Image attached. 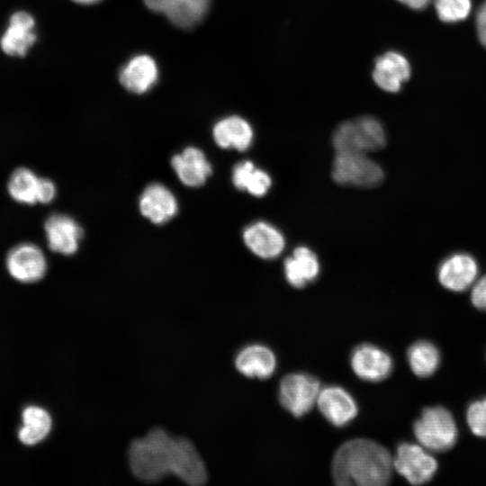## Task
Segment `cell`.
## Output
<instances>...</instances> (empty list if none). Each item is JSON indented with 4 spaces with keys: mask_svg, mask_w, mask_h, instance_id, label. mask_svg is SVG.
<instances>
[{
    "mask_svg": "<svg viewBox=\"0 0 486 486\" xmlns=\"http://www.w3.org/2000/svg\"><path fill=\"white\" fill-rule=\"evenodd\" d=\"M128 457L133 475L143 482H156L168 474L192 486L202 485L207 480L204 463L193 443L159 428L134 439Z\"/></svg>",
    "mask_w": 486,
    "mask_h": 486,
    "instance_id": "1",
    "label": "cell"
},
{
    "mask_svg": "<svg viewBox=\"0 0 486 486\" xmlns=\"http://www.w3.org/2000/svg\"><path fill=\"white\" fill-rule=\"evenodd\" d=\"M393 458L382 445L366 438L344 443L335 453L332 475L341 486H382L392 478Z\"/></svg>",
    "mask_w": 486,
    "mask_h": 486,
    "instance_id": "2",
    "label": "cell"
},
{
    "mask_svg": "<svg viewBox=\"0 0 486 486\" xmlns=\"http://www.w3.org/2000/svg\"><path fill=\"white\" fill-rule=\"evenodd\" d=\"M332 143L336 152L366 154L382 148L386 137L378 120L362 116L341 123L334 131Z\"/></svg>",
    "mask_w": 486,
    "mask_h": 486,
    "instance_id": "3",
    "label": "cell"
},
{
    "mask_svg": "<svg viewBox=\"0 0 486 486\" xmlns=\"http://www.w3.org/2000/svg\"><path fill=\"white\" fill-rule=\"evenodd\" d=\"M413 430L419 445L433 452L449 450L457 439L454 419L443 407L426 408Z\"/></svg>",
    "mask_w": 486,
    "mask_h": 486,
    "instance_id": "4",
    "label": "cell"
},
{
    "mask_svg": "<svg viewBox=\"0 0 486 486\" xmlns=\"http://www.w3.org/2000/svg\"><path fill=\"white\" fill-rule=\"evenodd\" d=\"M332 177L342 185L373 188L382 182L384 174L366 154L342 151L336 153Z\"/></svg>",
    "mask_w": 486,
    "mask_h": 486,
    "instance_id": "5",
    "label": "cell"
},
{
    "mask_svg": "<svg viewBox=\"0 0 486 486\" xmlns=\"http://www.w3.org/2000/svg\"><path fill=\"white\" fill-rule=\"evenodd\" d=\"M320 391V382L315 377L304 373H293L281 380L279 400L291 414L300 418L317 402Z\"/></svg>",
    "mask_w": 486,
    "mask_h": 486,
    "instance_id": "6",
    "label": "cell"
},
{
    "mask_svg": "<svg viewBox=\"0 0 486 486\" xmlns=\"http://www.w3.org/2000/svg\"><path fill=\"white\" fill-rule=\"evenodd\" d=\"M393 467L410 483L419 485L433 478L437 463L422 446L402 443L397 448Z\"/></svg>",
    "mask_w": 486,
    "mask_h": 486,
    "instance_id": "7",
    "label": "cell"
},
{
    "mask_svg": "<svg viewBox=\"0 0 486 486\" xmlns=\"http://www.w3.org/2000/svg\"><path fill=\"white\" fill-rule=\"evenodd\" d=\"M5 265L10 275L23 284L40 281L46 274L47 260L36 245L21 243L6 255Z\"/></svg>",
    "mask_w": 486,
    "mask_h": 486,
    "instance_id": "8",
    "label": "cell"
},
{
    "mask_svg": "<svg viewBox=\"0 0 486 486\" xmlns=\"http://www.w3.org/2000/svg\"><path fill=\"white\" fill-rule=\"evenodd\" d=\"M35 26V20L30 13L14 12L0 37L2 51L10 57H25L37 40Z\"/></svg>",
    "mask_w": 486,
    "mask_h": 486,
    "instance_id": "9",
    "label": "cell"
},
{
    "mask_svg": "<svg viewBox=\"0 0 486 486\" xmlns=\"http://www.w3.org/2000/svg\"><path fill=\"white\" fill-rule=\"evenodd\" d=\"M151 11L164 14L175 26L192 29L208 12L211 0H143Z\"/></svg>",
    "mask_w": 486,
    "mask_h": 486,
    "instance_id": "10",
    "label": "cell"
},
{
    "mask_svg": "<svg viewBox=\"0 0 486 486\" xmlns=\"http://www.w3.org/2000/svg\"><path fill=\"white\" fill-rule=\"evenodd\" d=\"M478 274V264L473 256L466 253H455L443 260L437 271L442 286L453 291L463 292L474 284Z\"/></svg>",
    "mask_w": 486,
    "mask_h": 486,
    "instance_id": "11",
    "label": "cell"
},
{
    "mask_svg": "<svg viewBox=\"0 0 486 486\" xmlns=\"http://www.w3.org/2000/svg\"><path fill=\"white\" fill-rule=\"evenodd\" d=\"M391 356L381 348L362 344L351 355V366L355 374L368 382H379L387 378L392 371Z\"/></svg>",
    "mask_w": 486,
    "mask_h": 486,
    "instance_id": "12",
    "label": "cell"
},
{
    "mask_svg": "<svg viewBox=\"0 0 486 486\" xmlns=\"http://www.w3.org/2000/svg\"><path fill=\"white\" fill-rule=\"evenodd\" d=\"M316 403L325 418L337 427L346 425L357 415L355 400L338 386L321 389Z\"/></svg>",
    "mask_w": 486,
    "mask_h": 486,
    "instance_id": "13",
    "label": "cell"
},
{
    "mask_svg": "<svg viewBox=\"0 0 486 486\" xmlns=\"http://www.w3.org/2000/svg\"><path fill=\"white\" fill-rule=\"evenodd\" d=\"M49 248L62 255H72L78 248L83 230L75 220L65 214H53L44 224Z\"/></svg>",
    "mask_w": 486,
    "mask_h": 486,
    "instance_id": "14",
    "label": "cell"
},
{
    "mask_svg": "<svg viewBox=\"0 0 486 486\" xmlns=\"http://www.w3.org/2000/svg\"><path fill=\"white\" fill-rule=\"evenodd\" d=\"M141 214L155 224H162L177 212V202L172 192L165 185L153 183L148 185L140 197Z\"/></svg>",
    "mask_w": 486,
    "mask_h": 486,
    "instance_id": "15",
    "label": "cell"
},
{
    "mask_svg": "<svg viewBox=\"0 0 486 486\" xmlns=\"http://www.w3.org/2000/svg\"><path fill=\"white\" fill-rule=\"evenodd\" d=\"M410 76V66L405 56L388 51L375 60L373 78L382 90L396 93Z\"/></svg>",
    "mask_w": 486,
    "mask_h": 486,
    "instance_id": "16",
    "label": "cell"
},
{
    "mask_svg": "<svg viewBox=\"0 0 486 486\" xmlns=\"http://www.w3.org/2000/svg\"><path fill=\"white\" fill-rule=\"evenodd\" d=\"M171 166L179 180L190 187L203 184L212 170L203 152L194 147H188L175 155L171 159Z\"/></svg>",
    "mask_w": 486,
    "mask_h": 486,
    "instance_id": "17",
    "label": "cell"
},
{
    "mask_svg": "<svg viewBox=\"0 0 486 486\" xmlns=\"http://www.w3.org/2000/svg\"><path fill=\"white\" fill-rule=\"evenodd\" d=\"M158 75L154 59L148 55H138L122 68L119 78L127 90L143 94L155 85Z\"/></svg>",
    "mask_w": 486,
    "mask_h": 486,
    "instance_id": "18",
    "label": "cell"
},
{
    "mask_svg": "<svg viewBox=\"0 0 486 486\" xmlns=\"http://www.w3.org/2000/svg\"><path fill=\"white\" fill-rule=\"evenodd\" d=\"M243 239L255 255L266 259L277 256L284 247L282 233L263 221L248 226L243 232Z\"/></svg>",
    "mask_w": 486,
    "mask_h": 486,
    "instance_id": "19",
    "label": "cell"
},
{
    "mask_svg": "<svg viewBox=\"0 0 486 486\" xmlns=\"http://www.w3.org/2000/svg\"><path fill=\"white\" fill-rule=\"evenodd\" d=\"M236 368L247 377L269 378L274 372V353L263 345H250L241 349L235 359Z\"/></svg>",
    "mask_w": 486,
    "mask_h": 486,
    "instance_id": "20",
    "label": "cell"
},
{
    "mask_svg": "<svg viewBox=\"0 0 486 486\" xmlns=\"http://www.w3.org/2000/svg\"><path fill=\"white\" fill-rule=\"evenodd\" d=\"M213 139L220 148L244 151L251 145L253 130L243 118L229 116L214 125Z\"/></svg>",
    "mask_w": 486,
    "mask_h": 486,
    "instance_id": "21",
    "label": "cell"
},
{
    "mask_svg": "<svg viewBox=\"0 0 486 486\" xmlns=\"http://www.w3.org/2000/svg\"><path fill=\"white\" fill-rule=\"evenodd\" d=\"M284 272L291 285L296 288L304 287L318 276L319 260L308 248H296L292 256L284 262Z\"/></svg>",
    "mask_w": 486,
    "mask_h": 486,
    "instance_id": "22",
    "label": "cell"
},
{
    "mask_svg": "<svg viewBox=\"0 0 486 486\" xmlns=\"http://www.w3.org/2000/svg\"><path fill=\"white\" fill-rule=\"evenodd\" d=\"M52 428V418L42 407L30 405L22 411V426L18 438L25 446H34L43 441Z\"/></svg>",
    "mask_w": 486,
    "mask_h": 486,
    "instance_id": "23",
    "label": "cell"
},
{
    "mask_svg": "<svg viewBox=\"0 0 486 486\" xmlns=\"http://www.w3.org/2000/svg\"><path fill=\"white\" fill-rule=\"evenodd\" d=\"M232 182L235 187L248 191L255 196L265 195L271 186V178L265 171L256 167L251 161H242L233 168Z\"/></svg>",
    "mask_w": 486,
    "mask_h": 486,
    "instance_id": "24",
    "label": "cell"
},
{
    "mask_svg": "<svg viewBox=\"0 0 486 486\" xmlns=\"http://www.w3.org/2000/svg\"><path fill=\"white\" fill-rule=\"evenodd\" d=\"M40 177L26 167L16 168L10 176L7 190L17 202L34 204L39 202Z\"/></svg>",
    "mask_w": 486,
    "mask_h": 486,
    "instance_id": "25",
    "label": "cell"
},
{
    "mask_svg": "<svg viewBox=\"0 0 486 486\" xmlns=\"http://www.w3.org/2000/svg\"><path fill=\"white\" fill-rule=\"evenodd\" d=\"M408 361L412 372L418 377L432 375L440 363L437 348L430 342L418 341L408 350Z\"/></svg>",
    "mask_w": 486,
    "mask_h": 486,
    "instance_id": "26",
    "label": "cell"
},
{
    "mask_svg": "<svg viewBox=\"0 0 486 486\" xmlns=\"http://www.w3.org/2000/svg\"><path fill=\"white\" fill-rule=\"evenodd\" d=\"M435 8L442 22L453 23L468 17L472 2L471 0H435Z\"/></svg>",
    "mask_w": 486,
    "mask_h": 486,
    "instance_id": "27",
    "label": "cell"
},
{
    "mask_svg": "<svg viewBox=\"0 0 486 486\" xmlns=\"http://www.w3.org/2000/svg\"><path fill=\"white\" fill-rule=\"evenodd\" d=\"M466 419L475 436L486 437V398L476 400L469 406Z\"/></svg>",
    "mask_w": 486,
    "mask_h": 486,
    "instance_id": "28",
    "label": "cell"
},
{
    "mask_svg": "<svg viewBox=\"0 0 486 486\" xmlns=\"http://www.w3.org/2000/svg\"><path fill=\"white\" fill-rule=\"evenodd\" d=\"M471 299L477 309L486 311V274L473 284Z\"/></svg>",
    "mask_w": 486,
    "mask_h": 486,
    "instance_id": "29",
    "label": "cell"
},
{
    "mask_svg": "<svg viewBox=\"0 0 486 486\" xmlns=\"http://www.w3.org/2000/svg\"><path fill=\"white\" fill-rule=\"evenodd\" d=\"M56 195V187L50 179L40 177L39 202L49 203Z\"/></svg>",
    "mask_w": 486,
    "mask_h": 486,
    "instance_id": "30",
    "label": "cell"
},
{
    "mask_svg": "<svg viewBox=\"0 0 486 486\" xmlns=\"http://www.w3.org/2000/svg\"><path fill=\"white\" fill-rule=\"evenodd\" d=\"M476 27L479 40L486 48V16L476 15Z\"/></svg>",
    "mask_w": 486,
    "mask_h": 486,
    "instance_id": "31",
    "label": "cell"
},
{
    "mask_svg": "<svg viewBox=\"0 0 486 486\" xmlns=\"http://www.w3.org/2000/svg\"><path fill=\"white\" fill-rule=\"evenodd\" d=\"M399 2L404 4L414 10H422L429 3L430 0H398Z\"/></svg>",
    "mask_w": 486,
    "mask_h": 486,
    "instance_id": "32",
    "label": "cell"
},
{
    "mask_svg": "<svg viewBox=\"0 0 486 486\" xmlns=\"http://www.w3.org/2000/svg\"><path fill=\"white\" fill-rule=\"evenodd\" d=\"M476 15L486 16V0L482 4L480 8L478 9Z\"/></svg>",
    "mask_w": 486,
    "mask_h": 486,
    "instance_id": "33",
    "label": "cell"
},
{
    "mask_svg": "<svg viewBox=\"0 0 486 486\" xmlns=\"http://www.w3.org/2000/svg\"><path fill=\"white\" fill-rule=\"evenodd\" d=\"M75 3L81 4H93L95 3H98L101 0H72Z\"/></svg>",
    "mask_w": 486,
    "mask_h": 486,
    "instance_id": "34",
    "label": "cell"
}]
</instances>
